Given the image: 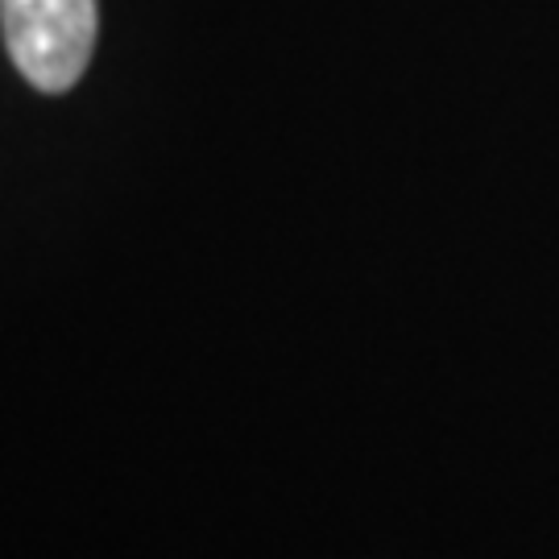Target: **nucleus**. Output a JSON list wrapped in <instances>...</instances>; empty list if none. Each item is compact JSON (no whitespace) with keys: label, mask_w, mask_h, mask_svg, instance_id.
I'll use <instances>...</instances> for the list:
<instances>
[{"label":"nucleus","mask_w":559,"mask_h":559,"mask_svg":"<svg viewBox=\"0 0 559 559\" xmlns=\"http://www.w3.org/2000/svg\"><path fill=\"white\" fill-rule=\"evenodd\" d=\"M96 0H0L9 59L46 96L71 92L96 50Z\"/></svg>","instance_id":"f257e3e1"}]
</instances>
